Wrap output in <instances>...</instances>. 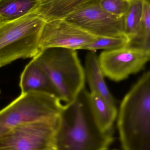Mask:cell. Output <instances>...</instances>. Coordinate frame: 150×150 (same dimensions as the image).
Returning <instances> with one entry per match:
<instances>
[{"label":"cell","instance_id":"obj_1","mask_svg":"<svg viewBox=\"0 0 150 150\" xmlns=\"http://www.w3.org/2000/svg\"><path fill=\"white\" fill-rule=\"evenodd\" d=\"M85 88L75 101L65 104L54 133L56 150H107L112 142V130L104 131L90 108Z\"/></svg>","mask_w":150,"mask_h":150},{"label":"cell","instance_id":"obj_2","mask_svg":"<svg viewBox=\"0 0 150 150\" xmlns=\"http://www.w3.org/2000/svg\"><path fill=\"white\" fill-rule=\"evenodd\" d=\"M118 127L124 150H150V71L123 98Z\"/></svg>","mask_w":150,"mask_h":150},{"label":"cell","instance_id":"obj_3","mask_svg":"<svg viewBox=\"0 0 150 150\" xmlns=\"http://www.w3.org/2000/svg\"><path fill=\"white\" fill-rule=\"evenodd\" d=\"M33 59L48 75L62 102L67 105L75 101L84 88L86 81L84 69L76 51L49 48Z\"/></svg>","mask_w":150,"mask_h":150},{"label":"cell","instance_id":"obj_4","mask_svg":"<svg viewBox=\"0 0 150 150\" xmlns=\"http://www.w3.org/2000/svg\"><path fill=\"white\" fill-rule=\"evenodd\" d=\"M46 21L36 11L0 25V66L39 53L40 40Z\"/></svg>","mask_w":150,"mask_h":150},{"label":"cell","instance_id":"obj_5","mask_svg":"<svg viewBox=\"0 0 150 150\" xmlns=\"http://www.w3.org/2000/svg\"><path fill=\"white\" fill-rule=\"evenodd\" d=\"M64 106L53 94L41 92L21 94L0 110V139L22 124L58 119Z\"/></svg>","mask_w":150,"mask_h":150},{"label":"cell","instance_id":"obj_6","mask_svg":"<svg viewBox=\"0 0 150 150\" xmlns=\"http://www.w3.org/2000/svg\"><path fill=\"white\" fill-rule=\"evenodd\" d=\"M59 119L16 127L0 139V150H42L54 147Z\"/></svg>","mask_w":150,"mask_h":150},{"label":"cell","instance_id":"obj_7","mask_svg":"<svg viewBox=\"0 0 150 150\" xmlns=\"http://www.w3.org/2000/svg\"><path fill=\"white\" fill-rule=\"evenodd\" d=\"M99 1L93 0L86 4L65 19L95 37L126 36L124 17L108 13L100 7Z\"/></svg>","mask_w":150,"mask_h":150},{"label":"cell","instance_id":"obj_8","mask_svg":"<svg viewBox=\"0 0 150 150\" xmlns=\"http://www.w3.org/2000/svg\"><path fill=\"white\" fill-rule=\"evenodd\" d=\"M98 60L105 76L119 82L141 71L150 61V54L140 47L128 45L103 51Z\"/></svg>","mask_w":150,"mask_h":150},{"label":"cell","instance_id":"obj_9","mask_svg":"<svg viewBox=\"0 0 150 150\" xmlns=\"http://www.w3.org/2000/svg\"><path fill=\"white\" fill-rule=\"evenodd\" d=\"M96 38L65 18L46 21L40 35V52L52 48L83 50Z\"/></svg>","mask_w":150,"mask_h":150},{"label":"cell","instance_id":"obj_10","mask_svg":"<svg viewBox=\"0 0 150 150\" xmlns=\"http://www.w3.org/2000/svg\"><path fill=\"white\" fill-rule=\"evenodd\" d=\"M19 86L21 94L41 92L53 94L59 98L58 92L50 78L33 59L23 70L20 76Z\"/></svg>","mask_w":150,"mask_h":150},{"label":"cell","instance_id":"obj_11","mask_svg":"<svg viewBox=\"0 0 150 150\" xmlns=\"http://www.w3.org/2000/svg\"><path fill=\"white\" fill-rule=\"evenodd\" d=\"M84 69L86 80L91 92L98 93L111 105H115L105 82L104 74L100 66L98 57L95 52L89 51L86 55Z\"/></svg>","mask_w":150,"mask_h":150},{"label":"cell","instance_id":"obj_12","mask_svg":"<svg viewBox=\"0 0 150 150\" xmlns=\"http://www.w3.org/2000/svg\"><path fill=\"white\" fill-rule=\"evenodd\" d=\"M93 0H41L36 13L45 21L66 18Z\"/></svg>","mask_w":150,"mask_h":150},{"label":"cell","instance_id":"obj_13","mask_svg":"<svg viewBox=\"0 0 150 150\" xmlns=\"http://www.w3.org/2000/svg\"><path fill=\"white\" fill-rule=\"evenodd\" d=\"M88 101L93 115L102 130H112L113 125L118 115L115 105L108 103L98 93L88 92Z\"/></svg>","mask_w":150,"mask_h":150},{"label":"cell","instance_id":"obj_14","mask_svg":"<svg viewBox=\"0 0 150 150\" xmlns=\"http://www.w3.org/2000/svg\"><path fill=\"white\" fill-rule=\"evenodd\" d=\"M40 1L41 0H0V25L35 11Z\"/></svg>","mask_w":150,"mask_h":150},{"label":"cell","instance_id":"obj_15","mask_svg":"<svg viewBox=\"0 0 150 150\" xmlns=\"http://www.w3.org/2000/svg\"><path fill=\"white\" fill-rule=\"evenodd\" d=\"M144 0L130 1V6L124 16V32L130 44L138 37L143 16ZM130 45V44H129Z\"/></svg>","mask_w":150,"mask_h":150},{"label":"cell","instance_id":"obj_16","mask_svg":"<svg viewBox=\"0 0 150 150\" xmlns=\"http://www.w3.org/2000/svg\"><path fill=\"white\" fill-rule=\"evenodd\" d=\"M140 47L150 54V0H144L143 16L137 38L129 45Z\"/></svg>","mask_w":150,"mask_h":150},{"label":"cell","instance_id":"obj_17","mask_svg":"<svg viewBox=\"0 0 150 150\" xmlns=\"http://www.w3.org/2000/svg\"><path fill=\"white\" fill-rule=\"evenodd\" d=\"M130 40L126 36L108 37H97L96 40L84 47L83 50L95 52L98 50L104 51L115 50L129 45Z\"/></svg>","mask_w":150,"mask_h":150},{"label":"cell","instance_id":"obj_18","mask_svg":"<svg viewBox=\"0 0 150 150\" xmlns=\"http://www.w3.org/2000/svg\"><path fill=\"white\" fill-rule=\"evenodd\" d=\"M99 4L108 13L119 17H124L130 4L129 0H100Z\"/></svg>","mask_w":150,"mask_h":150},{"label":"cell","instance_id":"obj_19","mask_svg":"<svg viewBox=\"0 0 150 150\" xmlns=\"http://www.w3.org/2000/svg\"><path fill=\"white\" fill-rule=\"evenodd\" d=\"M42 150H56L54 147H51V148H47V149H45Z\"/></svg>","mask_w":150,"mask_h":150},{"label":"cell","instance_id":"obj_20","mask_svg":"<svg viewBox=\"0 0 150 150\" xmlns=\"http://www.w3.org/2000/svg\"><path fill=\"white\" fill-rule=\"evenodd\" d=\"M129 1H133V0H129Z\"/></svg>","mask_w":150,"mask_h":150},{"label":"cell","instance_id":"obj_21","mask_svg":"<svg viewBox=\"0 0 150 150\" xmlns=\"http://www.w3.org/2000/svg\"><path fill=\"white\" fill-rule=\"evenodd\" d=\"M1 66H0V68H1Z\"/></svg>","mask_w":150,"mask_h":150}]
</instances>
